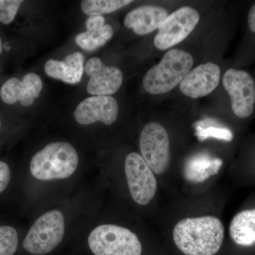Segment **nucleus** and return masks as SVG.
I'll return each instance as SVG.
<instances>
[{
  "label": "nucleus",
  "instance_id": "nucleus-1",
  "mask_svg": "<svg viewBox=\"0 0 255 255\" xmlns=\"http://www.w3.org/2000/svg\"><path fill=\"white\" fill-rule=\"evenodd\" d=\"M174 244L185 255H215L222 246L225 229L212 216L181 220L173 229Z\"/></svg>",
  "mask_w": 255,
  "mask_h": 255
},
{
  "label": "nucleus",
  "instance_id": "nucleus-2",
  "mask_svg": "<svg viewBox=\"0 0 255 255\" xmlns=\"http://www.w3.org/2000/svg\"><path fill=\"white\" fill-rule=\"evenodd\" d=\"M78 163V152L71 144L51 142L33 155L30 171L39 180L66 179L75 173Z\"/></svg>",
  "mask_w": 255,
  "mask_h": 255
},
{
  "label": "nucleus",
  "instance_id": "nucleus-3",
  "mask_svg": "<svg viewBox=\"0 0 255 255\" xmlns=\"http://www.w3.org/2000/svg\"><path fill=\"white\" fill-rule=\"evenodd\" d=\"M194 59L180 49L169 50L160 62L146 73L142 85L151 95H162L175 88L191 71Z\"/></svg>",
  "mask_w": 255,
  "mask_h": 255
},
{
  "label": "nucleus",
  "instance_id": "nucleus-4",
  "mask_svg": "<svg viewBox=\"0 0 255 255\" xmlns=\"http://www.w3.org/2000/svg\"><path fill=\"white\" fill-rule=\"evenodd\" d=\"M95 255H141L142 245L135 233L122 226L102 225L88 238Z\"/></svg>",
  "mask_w": 255,
  "mask_h": 255
},
{
  "label": "nucleus",
  "instance_id": "nucleus-5",
  "mask_svg": "<svg viewBox=\"0 0 255 255\" xmlns=\"http://www.w3.org/2000/svg\"><path fill=\"white\" fill-rule=\"evenodd\" d=\"M65 234V219L60 211L42 215L30 228L23 246L32 255L48 254L61 243Z\"/></svg>",
  "mask_w": 255,
  "mask_h": 255
},
{
  "label": "nucleus",
  "instance_id": "nucleus-6",
  "mask_svg": "<svg viewBox=\"0 0 255 255\" xmlns=\"http://www.w3.org/2000/svg\"><path fill=\"white\" fill-rule=\"evenodd\" d=\"M223 85L231 101L235 117L247 119L255 111V80L251 74L243 70L229 68L223 77Z\"/></svg>",
  "mask_w": 255,
  "mask_h": 255
},
{
  "label": "nucleus",
  "instance_id": "nucleus-7",
  "mask_svg": "<svg viewBox=\"0 0 255 255\" xmlns=\"http://www.w3.org/2000/svg\"><path fill=\"white\" fill-rule=\"evenodd\" d=\"M140 155L154 174L166 172L170 162V144L163 126L157 122L146 124L140 133Z\"/></svg>",
  "mask_w": 255,
  "mask_h": 255
},
{
  "label": "nucleus",
  "instance_id": "nucleus-8",
  "mask_svg": "<svg viewBox=\"0 0 255 255\" xmlns=\"http://www.w3.org/2000/svg\"><path fill=\"white\" fill-rule=\"evenodd\" d=\"M125 172L132 199L139 205L148 204L155 197L157 183L155 174L140 154L132 152L127 155Z\"/></svg>",
  "mask_w": 255,
  "mask_h": 255
},
{
  "label": "nucleus",
  "instance_id": "nucleus-9",
  "mask_svg": "<svg viewBox=\"0 0 255 255\" xmlns=\"http://www.w3.org/2000/svg\"><path fill=\"white\" fill-rule=\"evenodd\" d=\"M200 19L195 9L184 6L168 15L161 23L154 38V44L159 50L172 48L184 41L194 31Z\"/></svg>",
  "mask_w": 255,
  "mask_h": 255
},
{
  "label": "nucleus",
  "instance_id": "nucleus-10",
  "mask_svg": "<svg viewBox=\"0 0 255 255\" xmlns=\"http://www.w3.org/2000/svg\"><path fill=\"white\" fill-rule=\"evenodd\" d=\"M84 71L90 77L87 85L89 94L95 96H110L116 93L123 83L124 76L119 68L107 66L95 57L85 64Z\"/></svg>",
  "mask_w": 255,
  "mask_h": 255
},
{
  "label": "nucleus",
  "instance_id": "nucleus-11",
  "mask_svg": "<svg viewBox=\"0 0 255 255\" xmlns=\"http://www.w3.org/2000/svg\"><path fill=\"white\" fill-rule=\"evenodd\" d=\"M119 105L111 96H94L79 104L74 112V117L79 124L89 125L101 122L110 126L117 121Z\"/></svg>",
  "mask_w": 255,
  "mask_h": 255
},
{
  "label": "nucleus",
  "instance_id": "nucleus-12",
  "mask_svg": "<svg viewBox=\"0 0 255 255\" xmlns=\"http://www.w3.org/2000/svg\"><path fill=\"white\" fill-rule=\"evenodd\" d=\"M221 80V68L213 63L201 64L191 70L179 85L184 95L192 99L206 97L216 90Z\"/></svg>",
  "mask_w": 255,
  "mask_h": 255
},
{
  "label": "nucleus",
  "instance_id": "nucleus-13",
  "mask_svg": "<svg viewBox=\"0 0 255 255\" xmlns=\"http://www.w3.org/2000/svg\"><path fill=\"white\" fill-rule=\"evenodd\" d=\"M43 88L41 79L36 73H29L20 80L11 78L4 82L0 91L1 100L7 105L19 101L23 107H29L38 98Z\"/></svg>",
  "mask_w": 255,
  "mask_h": 255
},
{
  "label": "nucleus",
  "instance_id": "nucleus-14",
  "mask_svg": "<svg viewBox=\"0 0 255 255\" xmlns=\"http://www.w3.org/2000/svg\"><path fill=\"white\" fill-rule=\"evenodd\" d=\"M168 16V12L159 6H140L132 9L125 16L124 23L126 27L132 28L137 35H146L159 28Z\"/></svg>",
  "mask_w": 255,
  "mask_h": 255
},
{
  "label": "nucleus",
  "instance_id": "nucleus-15",
  "mask_svg": "<svg viewBox=\"0 0 255 255\" xmlns=\"http://www.w3.org/2000/svg\"><path fill=\"white\" fill-rule=\"evenodd\" d=\"M84 55L75 52L67 55L63 60H49L45 64L47 75L68 84H77L81 81L84 70Z\"/></svg>",
  "mask_w": 255,
  "mask_h": 255
},
{
  "label": "nucleus",
  "instance_id": "nucleus-16",
  "mask_svg": "<svg viewBox=\"0 0 255 255\" xmlns=\"http://www.w3.org/2000/svg\"><path fill=\"white\" fill-rule=\"evenodd\" d=\"M231 239L238 246L255 245V209L242 211L233 218L230 223Z\"/></svg>",
  "mask_w": 255,
  "mask_h": 255
},
{
  "label": "nucleus",
  "instance_id": "nucleus-17",
  "mask_svg": "<svg viewBox=\"0 0 255 255\" xmlns=\"http://www.w3.org/2000/svg\"><path fill=\"white\" fill-rule=\"evenodd\" d=\"M222 165V159L213 158L206 154H199L188 160L184 174L190 182H203L219 173Z\"/></svg>",
  "mask_w": 255,
  "mask_h": 255
},
{
  "label": "nucleus",
  "instance_id": "nucleus-18",
  "mask_svg": "<svg viewBox=\"0 0 255 255\" xmlns=\"http://www.w3.org/2000/svg\"><path fill=\"white\" fill-rule=\"evenodd\" d=\"M113 28L110 24H105L102 29L95 31H85L79 33L75 41L82 49L93 51L103 46L113 36Z\"/></svg>",
  "mask_w": 255,
  "mask_h": 255
},
{
  "label": "nucleus",
  "instance_id": "nucleus-19",
  "mask_svg": "<svg viewBox=\"0 0 255 255\" xmlns=\"http://www.w3.org/2000/svg\"><path fill=\"white\" fill-rule=\"evenodd\" d=\"M130 0H84L81 9L84 14L89 16L110 14L124 6L130 4Z\"/></svg>",
  "mask_w": 255,
  "mask_h": 255
},
{
  "label": "nucleus",
  "instance_id": "nucleus-20",
  "mask_svg": "<svg viewBox=\"0 0 255 255\" xmlns=\"http://www.w3.org/2000/svg\"><path fill=\"white\" fill-rule=\"evenodd\" d=\"M18 244L16 230L11 226H0V255H14Z\"/></svg>",
  "mask_w": 255,
  "mask_h": 255
},
{
  "label": "nucleus",
  "instance_id": "nucleus-21",
  "mask_svg": "<svg viewBox=\"0 0 255 255\" xmlns=\"http://www.w3.org/2000/svg\"><path fill=\"white\" fill-rule=\"evenodd\" d=\"M196 135L200 141L208 138H216L220 140L231 142L233 140V132L228 128L211 127H198L196 128Z\"/></svg>",
  "mask_w": 255,
  "mask_h": 255
},
{
  "label": "nucleus",
  "instance_id": "nucleus-22",
  "mask_svg": "<svg viewBox=\"0 0 255 255\" xmlns=\"http://www.w3.org/2000/svg\"><path fill=\"white\" fill-rule=\"evenodd\" d=\"M22 2L21 0H0V21L4 24L12 22Z\"/></svg>",
  "mask_w": 255,
  "mask_h": 255
},
{
  "label": "nucleus",
  "instance_id": "nucleus-23",
  "mask_svg": "<svg viewBox=\"0 0 255 255\" xmlns=\"http://www.w3.org/2000/svg\"><path fill=\"white\" fill-rule=\"evenodd\" d=\"M11 179V172L9 166L2 161H0V194L5 190Z\"/></svg>",
  "mask_w": 255,
  "mask_h": 255
},
{
  "label": "nucleus",
  "instance_id": "nucleus-24",
  "mask_svg": "<svg viewBox=\"0 0 255 255\" xmlns=\"http://www.w3.org/2000/svg\"><path fill=\"white\" fill-rule=\"evenodd\" d=\"M105 25V19L103 16L97 15V16H90L87 18L85 26L87 31L91 32L99 31L102 29Z\"/></svg>",
  "mask_w": 255,
  "mask_h": 255
},
{
  "label": "nucleus",
  "instance_id": "nucleus-25",
  "mask_svg": "<svg viewBox=\"0 0 255 255\" xmlns=\"http://www.w3.org/2000/svg\"><path fill=\"white\" fill-rule=\"evenodd\" d=\"M247 26L250 34L255 39V3L252 5L247 18Z\"/></svg>",
  "mask_w": 255,
  "mask_h": 255
},
{
  "label": "nucleus",
  "instance_id": "nucleus-26",
  "mask_svg": "<svg viewBox=\"0 0 255 255\" xmlns=\"http://www.w3.org/2000/svg\"><path fill=\"white\" fill-rule=\"evenodd\" d=\"M3 46H2V42H1V38H0V54H1V52H2Z\"/></svg>",
  "mask_w": 255,
  "mask_h": 255
},
{
  "label": "nucleus",
  "instance_id": "nucleus-27",
  "mask_svg": "<svg viewBox=\"0 0 255 255\" xmlns=\"http://www.w3.org/2000/svg\"><path fill=\"white\" fill-rule=\"evenodd\" d=\"M4 48H5V50H9L10 49V47L8 46V43H5Z\"/></svg>",
  "mask_w": 255,
  "mask_h": 255
},
{
  "label": "nucleus",
  "instance_id": "nucleus-28",
  "mask_svg": "<svg viewBox=\"0 0 255 255\" xmlns=\"http://www.w3.org/2000/svg\"><path fill=\"white\" fill-rule=\"evenodd\" d=\"M0 127H1V121H0Z\"/></svg>",
  "mask_w": 255,
  "mask_h": 255
}]
</instances>
